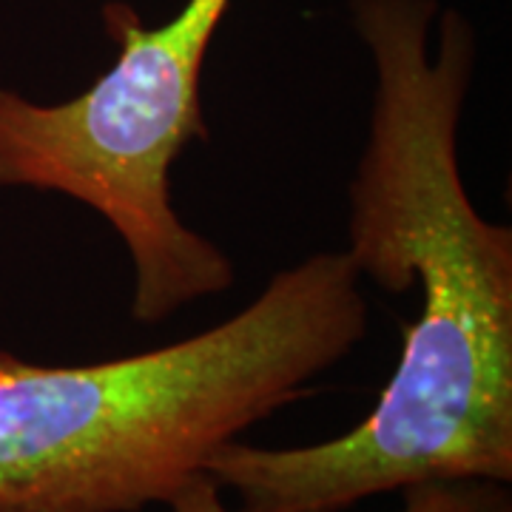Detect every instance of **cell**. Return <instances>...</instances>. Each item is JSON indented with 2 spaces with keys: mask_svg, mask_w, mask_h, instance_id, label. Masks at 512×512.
Wrapping results in <instances>:
<instances>
[{
  "mask_svg": "<svg viewBox=\"0 0 512 512\" xmlns=\"http://www.w3.org/2000/svg\"><path fill=\"white\" fill-rule=\"evenodd\" d=\"M376 66L370 131L350 183L359 276L421 288L396 373L370 416L302 447L228 441L205 473L234 512H345L427 481L512 484V231L484 220L458 165L476 29L439 0H350Z\"/></svg>",
  "mask_w": 512,
  "mask_h": 512,
  "instance_id": "1",
  "label": "cell"
},
{
  "mask_svg": "<svg viewBox=\"0 0 512 512\" xmlns=\"http://www.w3.org/2000/svg\"><path fill=\"white\" fill-rule=\"evenodd\" d=\"M362 276L322 251L217 328L97 365L0 350V512H143L313 393L367 336Z\"/></svg>",
  "mask_w": 512,
  "mask_h": 512,
  "instance_id": "2",
  "label": "cell"
},
{
  "mask_svg": "<svg viewBox=\"0 0 512 512\" xmlns=\"http://www.w3.org/2000/svg\"><path fill=\"white\" fill-rule=\"evenodd\" d=\"M231 0H185L160 26L120 0L103 6L117 60L66 103H35L0 86V188L63 194L89 205L123 239L131 319L160 325L197 299L228 291L231 256L191 231L171 205V165L208 140L200 80Z\"/></svg>",
  "mask_w": 512,
  "mask_h": 512,
  "instance_id": "3",
  "label": "cell"
},
{
  "mask_svg": "<svg viewBox=\"0 0 512 512\" xmlns=\"http://www.w3.org/2000/svg\"><path fill=\"white\" fill-rule=\"evenodd\" d=\"M168 507L171 512H234L208 473L191 478ZM399 512H512V493L510 484L498 481H427L402 490Z\"/></svg>",
  "mask_w": 512,
  "mask_h": 512,
  "instance_id": "4",
  "label": "cell"
}]
</instances>
